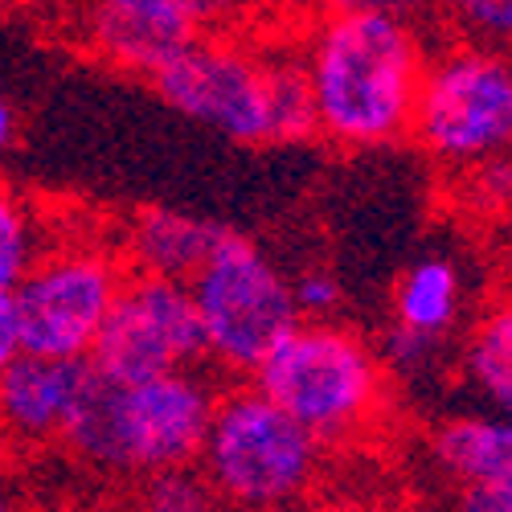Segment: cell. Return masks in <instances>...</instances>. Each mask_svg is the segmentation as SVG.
Instances as JSON below:
<instances>
[{"instance_id":"obj_17","label":"cell","mask_w":512,"mask_h":512,"mask_svg":"<svg viewBox=\"0 0 512 512\" xmlns=\"http://www.w3.org/2000/svg\"><path fill=\"white\" fill-rule=\"evenodd\" d=\"M115 5H127V9L148 13L156 21H168L185 33H209V29H222L234 17H242L254 0H115Z\"/></svg>"},{"instance_id":"obj_26","label":"cell","mask_w":512,"mask_h":512,"mask_svg":"<svg viewBox=\"0 0 512 512\" xmlns=\"http://www.w3.org/2000/svg\"><path fill=\"white\" fill-rule=\"evenodd\" d=\"M29 5H37V0H0V9H29Z\"/></svg>"},{"instance_id":"obj_11","label":"cell","mask_w":512,"mask_h":512,"mask_svg":"<svg viewBox=\"0 0 512 512\" xmlns=\"http://www.w3.org/2000/svg\"><path fill=\"white\" fill-rule=\"evenodd\" d=\"M426 451L459 488L512 484V414H451L431 431Z\"/></svg>"},{"instance_id":"obj_19","label":"cell","mask_w":512,"mask_h":512,"mask_svg":"<svg viewBox=\"0 0 512 512\" xmlns=\"http://www.w3.org/2000/svg\"><path fill=\"white\" fill-rule=\"evenodd\" d=\"M451 13L459 25L496 46V41H512V0H451Z\"/></svg>"},{"instance_id":"obj_3","label":"cell","mask_w":512,"mask_h":512,"mask_svg":"<svg viewBox=\"0 0 512 512\" xmlns=\"http://www.w3.org/2000/svg\"><path fill=\"white\" fill-rule=\"evenodd\" d=\"M328 447L259 386L218 394L197 467L230 512H295L316 496Z\"/></svg>"},{"instance_id":"obj_8","label":"cell","mask_w":512,"mask_h":512,"mask_svg":"<svg viewBox=\"0 0 512 512\" xmlns=\"http://www.w3.org/2000/svg\"><path fill=\"white\" fill-rule=\"evenodd\" d=\"M156 95L185 119L238 144H275L271 54L209 29L181 46L156 74Z\"/></svg>"},{"instance_id":"obj_13","label":"cell","mask_w":512,"mask_h":512,"mask_svg":"<svg viewBox=\"0 0 512 512\" xmlns=\"http://www.w3.org/2000/svg\"><path fill=\"white\" fill-rule=\"evenodd\" d=\"M463 312V275L447 259L414 263L394 287V324L443 340Z\"/></svg>"},{"instance_id":"obj_22","label":"cell","mask_w":512,"mask_h":512,"mask_svg":"<svg viewBox=\"0 0 512 512\" xmlns=\"http://www.w3.org/2000/svg\"><path fill=\"white\" fill-rule=\"evenodd\" d=\"M295 512H381V508L369 500H353V496H312Z\"/></svg>"},{"instance_id":"obj_7","label":"cell","mask_w":512,"mask_h":512,"mask_svg":"<svg viewBox=\"0 0 512 512\" xmlns=\"http://www.w3.org/2000/svg\"><path fill=\"white\" fill-rule=\"evenodd\" d=\"M127 279L123 254L103 246L41 250L9 291L17 349L41 357H87Z\"/></svg>"},{"instance_id":"obj_4","label":"cell","mask_w":512,"mask_h":512,"mask_svg":"<svg viewBox=\"0 0 512 512\" xmlns=\"http://www.w3.org/2000/svg\"><path fill=\"white\" fill-rule=\"evenodd\" d=\"M250 381L324 447L369 435L390 394L377 349L336 320H295Z\"/></svg>"},{"instance_id":"obj_5","label":"cell","mask_w":512,"mask_h":512,"mask_svg":"<svg viewBox=\"0 0 512 512\" xmlns=\"http://www.w3.org/2000/svg\"><path fill=\"white\" fill-rule=\"evenodd\" d=\"M189 291L205 332V361L238 377L259 369L279 336L300 320L291 300V275L279 271L259 242L226 226L189 275Z\"/></svg>"},{"instance_id":"obj_10","label":"cell","mask_w":512,"mask_h":512,"mask_svg":"<svg viewBox=\"0 0 512 512\" xmlns=\"http://www.w3.org/2000/svg\"><path fill=\"white\" fill-rule=\"evenodd\" d=\"M87 381V357H41L17 349V357L0 369V435L25 447L66 439Z\"/></svg>"},{"instance_id":"obj_2","label":"cell","mask_w":512,"mask_h":512,"mask_svg":"<svg viewBox=\"0 0 512 512\" xmlns=\"http://www.w3.org/2000/svg\"><path fill=\"white\" fill-rule=\"evenodd\" d=\"M218 394L201 365L152 377H107L91 365L66 447L95 472L132 480L197 463Z\"/></svg>"},{"instance_id":"obj_14","label":"cell","mask_w":512,"mask_h":512,"mask_svg":"<svg viewBox=\"0 0 512 512\" xmlns=\"http://www.w3.org/2000/svg\"><path fill=\"white\" fill-rule=\"evenodd\" d=\"M463 377L472 394L500 414H512V300L496 304L463 345Z\"/></svg>"},{"instance_id":"obj_23","label":"cell","mask_w":512,"mask_h":512,"mask_svg":"<svg viewBox=\"0 0 512 512\" xmlns=\"http://www.w3.org/2000/svg\"><path fill=\"white\" fill-rule=\"evenodd\" d=\"M17 357V328H13V308L9 295H0V369Z\"/></svg>"},{"instance_id":"obj_1","label":"cell","mask_w":512,"mask_h":512,"mask_svg":"<svg viewBox=\"0 0 512 512\" xmlns=\"http://www.w3.org/2000/svg\"><path fill=\"white\" fill-rule=\"evenodd\" d=\"M304 70L316 136L340 148H381L410 132L426 54L406 17L328 9L308 33Z\"/></svg>"},{"instance_id":"obj_21","label":"cell","mask_w":512,"mask_h":512,"mask_svg":"<svg viewBox=\"0 0 512 512\" xmlns=\"http://www.w3.org/2000/svg\"><path fill=\"white\" fill-rule=\"evenodd\" d=\"M328 9H369V13H394V17H414V13H426L435 9L439 0H324Z\"/></svg>"},{"instance_id":"obj_16","label":"cell","mask_w":512,"mask_h":512,"mask_svg":"<svg viewBox=\"0 0 512 512\" xmlns=\"http://www.w3.org/2000/svg\"><path fill=\"white\" fill-rule=\"evenodd\" d=\"M37 254V218L29 201L9 181H0V295H9L21 283Z\"/></svg>"},{"instance_id":"obj_25","label":"cell","mask_w":512,"mask_h":512,"mask_svg":"<svg viewBox=\"0 0 512 512\" xmlns=\"http://www.w3.org/2000/svg\"><path fill=\"white\" fill-rule=\"evenodd\" d=\"M0 512H17V500H13V492H9L5 480H0Z\"/></svg>"},{"instance_id":"obj_9","label":"cell","mask_w":512,"mask_h":512,"mask_svg":"<svg viewBox=\"0 0 512 512\" xmlns=\"http://www.w3.org/2000/svg\"><path fill=\"white\" fill-rule=\"evenodd\" d=\"M201 361L205 332L189 283L127 271L91 349V365L107 377H152L197 369Z\"/></svg>"},{"instance_id":"obj_12","label":"cell","mask_w":512,"mask_h":512,"mask_svg":"<svg viewBox=\"0 0 512 512\" xmlns=\"http://www.w3.org/2000/svg\"><path fill=\"white\" fill-rule=\"evenodd\" d=\"M218 230L222 226L189 218V213H177V209H144L127 226L123 263L127 271H140V275L189 283V275L201 267Z\"/></svg>"},{"instance_id":"obj_20","label":"cell","mask_w":512,"mask_h":512,"mask_svg":"<svg viewBox=\"0 0 512 512\" xmlns=\"http://www.w3.org/2000/svg\"><path fill=\"white\" fill-rule=\"evenodd\" d=\"M451 512H512V484H496V488H459Z\"/></svg>"},{"instance_id":"obj_18","label":"cell","mask_w":512,"mask_h":512,"mask_svg":"<svg viewBox=\"0 0 512 512\" xmlns=\"http://www.w3.org/2000/svg\"><path fill=\"white\" fill-rule=\"evenodd\" d=\"M291 300L300 320H332L345 304V287L328 267H304L300 275H291Z\"/></svg>"},{"instance_id":"obj_24","label":"cell","mask_w":512,"mask_h":512,"mask_svg":"<svg viewBox=\"0 0 512 512\" xmlns=\"http://www.w3.org/2000/svg\"><path fill=\"white\" fill-rule=\"evenodd\" d=\"M13 140H17V115H13V107L5 99H0V152H9Z\"/></svg>"},{"instance_id":"obj_6","label":"cell","mask_w":512,"mask_h":512,"mask_svg":"<svg viewBox=\"0 0 512 512\" xmlns=\"http://www.w3.org/2000/svg\"><path fill=\"white\" fill-rule=\"evenodd\" d=\"M410 136L443 164H488L512 148V58L459 46L426 62Z\"/></svg>"},{"instance_id":"obj_15","label":"cell","mask_w":512,"mask_h":512,"mask_svg":"<svg viewBox=\"0 0 512 512\" xmlns=\"http://www.w3.org/2000/svg\"><path fill=\"white\" fill-rule=\"evenodd\" d=\"M132 512H226L218 488L205 480L197 463L164 467V472L140 476L132 496Z\"/></svg>"}]
</instances>
